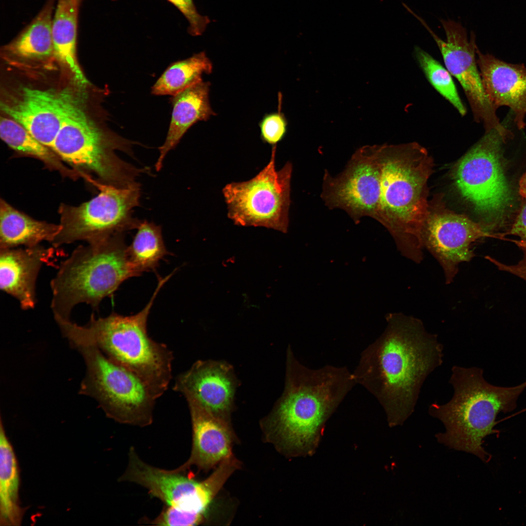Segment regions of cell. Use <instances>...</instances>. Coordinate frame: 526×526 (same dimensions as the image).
I'll list each match as a JSON object with an SVG mask.
<instances>
[{
	"label": "cell",
	"mask_w": 526,
	"mask_h": 526,
	"mask_svg": "<svg viewBox=\"0 0 526 526\" xmlns=\"http://www.w3.org/2000/svg\"><path fill=\"white\" fill-rule=\"evenodd\" d=\"M432 167L428 151L416 142L364 146L342 172L328 177L326 201L355 222L365 216L376 220L388 230L401 254L419 263L430 213L428 181Z\"/></svg>",
	"instance_id": "1"
},
{
	"label": "cell",
	"mask_w": 526,
	"mask_h": 526,
	"mask_svg": "<svg viewBox=\"0 0 526 526\" xmlns=\"http://www.w3.org/2000/svg\"><path fill=\"white\" fill-rule=\"evenodd\" d=\"M382 334L361 353L353 373L383 407L389 426L413 413L428 376L443 362V346L422 321L402 313L386 316Z\"/></svg>",
	"instance_id": "2"
},
{
	"label": "cell",
	"mask_w": 526,
	"mask_h": 526,
	"mask_svg": "<svg viewBox=\"0 0 526 526\" xmlns=\"http://www.w3.org/2000/svg\"><path fill=\"white\" fill-rule=\"evenodd\" d=\"M284 391L270 422L284 447L298 455H311L326 421L357 384L345 367L325 365L310 369L287 351Z\"/></svg>",
	"instance_id": "3"
},
{
	"label": "cell",
	"mask_w": 526,
	"mask_h": 526,
	"mask_svg": "<svg viewBox=\"0 0 526 526\" xmlns=\"http://www.w3.org/2000/svg\"><path fill=\"white\" fill-rule=\"evenodd\" d=\"M451 371L449 383L454 390L452 398L444 404L432 403L428 409L429 414L441 421L446 429L436 437L450 448L471 453L485 461L488 453L482 446L483 439L495 432L500 413L516 408L526 381L516 386L499 387L485 379L480 368L454 365Z\"/></svg>",
	"instance_id": "4"
},
{
	"label": "cell",
	"mask_w": 526,
	"mask_h": 526,
	"mask_svg": "<svg viewBox=\"0 0 526 526\" xmlns=\"http://www.w3.org/2000/svg\"><path fill=\"white\" fill-rule=\"evenodd\" d=\"M171 276L158 277L150 301L134 315L113 312L97 318L92 313L85 325L71 320L62 324L64 331L94 344L110 359L139 376L157 398L168 390L172 377L173 356L166 344L149 336L147 322L155 299Z\"/></svg>",
	"instance_id": "5"
},
{
	"label": "cell",
	"mask_w": 526,
	"mask_h": 526,
	"mask_svg": "<svg viewBox=\"0 0 526 526\" xmlns=\"http://www.w3.org/2000/svg\"><path fill=\"white\" fill-rule=\"evenodd\" d=\"M124 233L75 248L50 282L55 319H71L74 308L85 303L97 310L127 279L139 276L130 262Z\"/></svg>",
	"instance_id": "6"
},
{
	"label": "cell",
	"mask_w": 526,
	"mask_h": 526,
	"mask_svg": "<svg viewBox=\"0 0 526 526\" xmlns=\"http://www.w3.org/2000/svg\"><path fill=\"white\" fill-rule=\"evenodd\" d=\"M66 339L85 363L79 393L93 398L106 416L117 422L139 427L150 425L158 398L149 385L108 358L94 344L75 336Z\"/></svg>",
	"instance_id": "7"
},
{
	"label": "cell",
	"mask_w": 526,
	"mask_h": 526,
	"mask_svg": "<svg viewBox=\"0 0 526 526\" xmlns=\"http://www.w3.org/2000/svg\"><path fill=\"white\" fill-rule=\"evenodd\" d=\"M60 95L62 122L51 149L78 171L93 172L106 182L117 179L126 162L115 152L129 153L132 141L99 128L70 91H63Z\"/></svg>",
	"instance_id": "8"
},
{
	"label": "cell",
	"mask_w": 526,
	"mask_h": 526,
	"mask_svg": "<svg viewBox=\"0 0 526 526\" xmlns=\"http://www.w3.org/2000/svg\"><path fill=\"white\" fill-rule=\"evenodd\" d=\"M84 178L100 190L99 193L78 206L62 204L58 212L62 229L52 243L58 248L77 241L87 243L137 229L141 220L132 216L140 205V185L120 188L96 180L87 174Z\"/></svg>",
	"instance_id": "9"
},
{
	"label": "cell",
	"mask_w": 526,
	"mask_h": 526,
	"mask_svg": "<svg viewBox=\"0 0 526 526\" xmlns=\"http://www.w3.org/2000/svg\"><path fill=\"white\" fill-rule=\"evenodd\" d=\"M507 128L486 132L458 162L453 171L456 187L475 210L489 220H502L513 201L501 160Z\"/></svg>",
	"instance_id": "10"
},
{
	"label": "cell",
	"mask_w": 526,
	"mask_h": 526,
	"mask_svg": "<svg viewBox=\"0 0 526 526\" xmlns=\"http://www.w3.org/2000/svg\"><path fill=\"white\" fill-rule=\"evenodd\" d=\"M276 147L272 146L269 162L255 177L227 184L223 188L227 216L235 225L287 232L292 165L287 162L276 170Z\"/></svg>",
	"instance_id": "11"
},
{
	"label": "cell",
	"mask_w": 526,
	"mask_h": 526,
	"mask_svg": "<svg viewBox=\"0 0 526 526\" xmlns=\"http://www.w3.org/2000/svg\"><path fill=\"white\" fill-rule=\"evenodd\" d=\"M236 470L232 461L225 460L207 479L197 481L186 472L164 470L146 463L132 447L127 466L119 479L145 488L167 506L189 513L202 522L214 497Z\"/></svg>",
	"instance_id": "12"
},
{
	"label": "cell",
	"mask_w": 526,
	"mask_h": 526,
	"mask_svg": "<svg viewBox=\"0 0 526 526\" xmlns=\"http://www.w3.org/2000/svg\"><path fill=\"white\" fill-rule=\"evenodd\" d=\"M418 19L437 45L446 68L463 88L474 121L482 123L486 132L504 128L485 91L476 58L477 47L474 36H471L469 40L465 29L460 24L451 20L442 21L447 38L444 41L422 19Z\"/></svg>",
	"instance_id": "13"
},
{
	"label": "cell",
	"mask_w": 526,
	"mask_h": 526,
	"mask_svg": "<svg viewBox=\"0 0 526 526\" xmlns=\"http://www.w3.org/2000/svg\"><path fill=\"white\" fill-rule=\"evenodd\" d=\"M481 224L468 217L446 209L432 210L423 232V244L442 266L447 283L453 280L459 265L474 256L472 244L485 237H493Z\"/></svg>",
	"instance_id": "14"
},
{
	"label": "cell",
	"mask_w": 526,
	"mask_h": 526,
	"mask_svg": "<svg viewBox=\"0 0 526 526\" xmlns=\"http://www.w3.org/2000/svg\"><path fill=\"white\" fill-rule=\"evenodd\" d=\"M237 386L233 369L228 363L198 360L176 376L173 390L183 395H191L208 411L227 420Z\"/></svg>",
	"instance_id": "15"
},
{
	"label": "cell",
	"mask_w": 526,
	"mask_h": 526,
	"mask_svg": "<svg viewBox=\"0 0 526 526\" xmlns=\"http://www.w3.org/2000/svg\"><path fill=\"white\" fill-rule=\"evenodd\" d=\"M183 395L190 415L192 445L188 460L175 469L184 472L192 467L208 470L232 456V436L228 421L208 411L191 395Z\"/></svg>",
	"instance_id": "16"
},
{
	"label": "cell",
	"mask_w": 526,
	"mask_h": 526,
	"mask_svg": "<svg viewBox=\"0 0 526 526\" xmlns=\"http://www.w3.org/2000/svg\"><path fill=\"white\" fill-rule=\"evenodd\" d=\"M55 247L40 244L0 249V287L18 301L24 310L35 308L36 282L41 267L58 253Z\"/></svg>",
	"instance_id": "17"
},
{
	"label": "cell",
	"mask_w": 526,
	"mask_h": 526,
	"mask_svg": "<svg viewBox=\"0 0 526 526\" xmlns=\"http://www.w3.org/2000/svg\"><path fill=\"white\" fill-rule=\"evenodd\" d=\"M476 60L486 95L496 110L501 106L508 107L519 129L526 126V67L523 64H511L489 54L482 53L477 48Z\"/></svg>",
	"instance_id": "18"
},
{
	"label": "cell",
	"mask_w": 526,
	"mask_h": 526,
	"mask_svg": "<svg viewBox=\"0 0 526 526\" xmlns=\"http://www.w3.org/2000/svg\"><path fill=\"white\" fill-rule=\"evenodd\" d=\"M0 108L37 140L51 149L62 122L60 93L25 87L19 96L1 102Z\"/></svg>",
	"instance_id": "19"
},
{
	"label": "cell",
	"mask_w": 526,
	"mask_h": 526,
	"mask_svg": "<svg viewBox=\"0 0 526 526\" xmlns=\"http://www.w3.org/2000/svg\"><path fill=\"white\" fill-rule=\"evenodd\" d=\"M210 85L202 80L170 98L171 117L165 141L158 148L159 155L155 165L157 171L162 169L166 155L193 124L215 115L209 100Z\"/></svg>",
	"instance_id": "20"
},
{
	"label": "cell",
	"mask_w": 526,
	"mask_h": 526,
	"mask_svg": "<svg viewBox=\"0 0 526 526\" xmlns=\"http://www.w3.org/2000/svg\"><path fill=\"white\" fill-rule=\"evenodd\" d=\"M61 229L60 224L36 220L0 199V249L32 247L44 241L52 243Z\"/></svg>",
	"instance_id": "21"
},
{
	"label": "cell",
	"mask_w": 526,
	"mask_h": 526,
	"mask_svg": "<svg viewBox=\"0 0 526 526\" xmlns=\"http://www.w3.org/2000/svg\"><path fill=\"white\" fill-rule=\"evenodd\" d=\"M76 0H56L52 21L54 56L71 71L80 86L88 81L77 60L76 47L78 9Z\"/></svg>",
	"instance_id": "22"
},
{
	"label": "cell",
	"mask_w": 526,
	"mask_h": 526,
	"mask_svg": "<svg viewBox=\"0 0 526 526\" xmlns=\"http://www.w3.org/2000/svg\"><path fill=\"white\" fill-rule=\"evenodd\" d=\"M20 471L13 447L0 424V525L19 526L25 509L20 505Z\"/></svg>",
	"instance_id": "23"
},
{
	"label": "cell",
	"mask_w": 526,
	"mask_h": 526,
	"mask_svg": "<svg viewBox=\"0 0 526 526\" xmlns=\"http://www.w3.org/2000/svg\"><path fill=\"white\" fill-rule=\"evenodd\" d=\"M56 1L48 0L32 21L3 47V52L25 60H43L54 56L52 28Z\"/></svg>",
	"instance_id": "24"
},
{
	"label": "cell",
	"mask_w": 526,
	"mask_h": 526,
	"mask_svg": "<svg viewBox=\"0 0 526 526\" xmlns=\"http://www.w3.org/2000/svg\"><path fill=\"white\" fill-rule=\"evenodd\" d=\"M0 136L15 151L40 160L47 167L59 171L63 176L76 179L81 175L77 170L66 166L55 152L39 142L14 119L0 118Z\"/></svg>",
	"instance_id": "25"
},
{
	"label": "cell",
	"mask_w": 526,
	"mask_h": 526,
	"mask_svg": "<svg viewBox=\"0 0 526 526\" xmlns=\"http://www.w3.org/2000/svg\"><path fill=\"white\" fill-rule=\"evenodd\" d=\"M212 65L204 52L170 64L151 87L156 95L173 96L202 80L210 74Z\"/></svg>",
	"instance_id": "26"
},
{
	"label": "cell",
	"mask_w": 526,
	"mask_h": 526,
	"mask_svg": "<svg viewBox=\"0 0 526 526\" xmlns=\"http://www.w3.org/2000/svg\"><path fill=\"white\" fill-rule=\"evenodd\" d=\"M132 243L127 247L130 263L140 276L154 271L164 257L170 254L166 248L161 227L153 222L141 221Z\"/></svg>",
	"instance_id": "27"
},
{
	"label": "cell",
	"mask_w": 526,
	"mask_h": 526,
	"mask_svg": "<svg viewBox=\"0 0 526 526\" xmlns=\"http://www.w3.org/2000/svg\"><path fill=\"white\" fill-rule=\"evenodd\" d=\"M415 55L418 63L432 87L458 111L464 116L467 110L459 95L451 75L437 60L421 48L416 47Z\"/></svg>",
	"instance_id": "28"
},
{
	"label": "cell",
	"mask_w": 526,
	"mask_h": 526,
	"mask_svg": "<svg viewBox=\"0 0 526 526\" xmlns=\"http://www.w3.org/2000/svg\"><path fill=\"white\" fill-rule=\"evenodd\" d=\"M279 97L278 111L264 115L259 124L262 140L272 146H276L283 139L287 131V122L281 112V94Z\"/></svg>",
	"instance_id": "29"
},
{
	"label": "cell",
	"mask_w": 526,
	"mask_h": 526,
	"mask_svg": "<svg viewBox=\"0 0 526 526\" xmlns=\"http://www.w3.org/2000/svg\"><path fill=\"white\" fill-rule=\"evenodd\" d=\"M175 6L189 23L188 32L193 36L201 35L210 20L198 13L193 0H167Z\"/></svg>",
	"instance_id": "30"
},
{
	"label": "cell",
	"mask_w": 526,
	"mask_h": 526,
	"mask_svg": "<svg viewBox=\"0 0 526 526\" xmlns=\"http://www.w3.org/2000/svg\"><path fill=\"white\" fill-rule=\"evenodd\" d=\"M146 522L156 526H190L198 525L202 521L189 513L166 506L156 518Z\"/></svg>",
	"instance_id": "31"
},
{
	"label": "cell",
	"mask_w": 526,
	"mask_h": 526,
	"mask_svg": "<svg viewBox=\"0 0 526 526\" xmlns=\"http://www.w3.org/2000/svg\"><path fill=\"white\" fill-rule=\"evenodd\" d=\"M523 199L519 213L508 233L519 236L520 240L526 241V199Z\"/></svg>",
	"instance_id": "32"
},
{
	"label": "cell",
	"mask_w": 526,
	"mask_h": 526,
	"mask_svg": "<svg viewBox=\"0 0 526 526\" xmlns=\"http://www.w3.org/2000/svg\"><path fill=\"white\" fill-rule=\"evenodd\" d=\"M487 259L500 270L514 274L526 281V257L518 263L513 265L504 264L488 256L487 257Z\"/></svg>",
	"instance_id": "33"
},
{
	"label": "cell",
	"mask_w": 526,
	"mask_h": 526,
	"mask_svg": "<svg viewBox=\"0 0 526 526\" xmlns=\"http://www.w3.org/2000/svg\"><path fill=\"white\" fill-rule=\"evenodd\" d=\"M519 187L520 194L523 198L526 199V171L520 180Z\"/></svg>",
	"instance_id": "34"
},
{
	"label": "cell",
	"mask_w": 526,
	"mask_h": 526,
	"mask_svg": "<svg viewBox=\"0 0 526 526\" xmlns=\"http://www.w3.org/2000/svg\"><path fill=\"white\" fill-rule=\"evenodd\" d=\"M515 243L521 248L526 250V241L521 240L515 241Z\"/></svg>",
	"instance_id": "35"
},
{
	"label": "cell",
	"mask_w": 526,
	"mask_h": 526,
	"mask_svg": "<svg viewBox=\"0 0 526 526\" xmlns=\"http://www.w3.org/2000/svg\"><path fill=\"white\" fill-rule=\"evenodd\" d=\"M77 0V1H78V2H79V3H81V1H82L83 0Z\"/></svg>",
	"instance_id": "36"
}]
</instances>
